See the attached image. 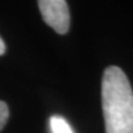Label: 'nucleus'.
<instances>
[{
  "label": "nucleus",
  "mask_w": 133,
  "mask_h": 133,
  "mask_svg": "<svg viewBox=\"0 0 133 133\" xmlns=\"http://www.w3.org/2000/svg\"><path fill=\"white\" fill-rule=\"evenodd\" d=\"M101 97L105 133H133V92L119 66L104 70Z\"/></svg>",
  "instance_id": "f257e3e1"
},
{
  "label": "nucleus",
  "mask_w": 133,
  "mask_h": 133,
  "mask_svg": "<svg viewBox=\"0 0 133 133\" xmlns=\"http://www.w3.org/2000/svg\"><path fill=\"white\" fill-rule=\"evenodd\" d=\"M38 6L42 19L56 32L64 35L70 27V14L64 0H40Z\"/></svg>",
  "instance_id": "f03ea898"
},
{
  "label": "nucleus",
  "mask_w": 133,
  "mask_h": 133,
  "mask_svg": "<svg viewBox=\"0 0 133 133\" xmlns=\"http://www.w3.org/2000/svg\"><path fill=\"white\" fill-rule=\"evenodd\" d=\"M50 127L52 133H73L69 123L60 115H53L50 119Z\"/></svg>",
  "instance_id": "7ed1b4c3"
},
{
  "label": "nucleus",
  "mask_w": 133,
  "mask_h": 133,
  "mask_svg": "<svg viewBox=\"0 0 133 133\" xmlns=\"http://www.w3.org/2000/svg\"><path fill=\"white\" fill-rule=\"evenodd\" d=\"M8 118H9V108L6 102L0 101V131L6 125Z\"/></svg>",
  "instance_id": "20e7f679"
},
{
  "label": "nucleus",
  "mask_w": 133,
  "mask_h": 133,
  "mask_svg": "<svg viewBox=\"0 0 133 133\" xmlns=\"http://www.w3.org/2000/svg\"><path fill=\"white\" fill-rule=\"evenodd\" d=\"M5 51H6V44L2 41L1 37H0V56H2L3 53H5Z\"/></svg>",
  "instance_id": "39448f33"
}]
</instances>
